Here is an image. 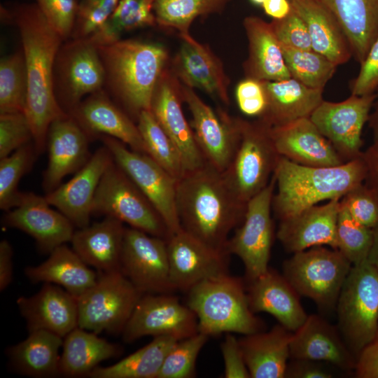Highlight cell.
<instances>
[{
	"label": "cell",
	"instance_id": "35",
	"mask_svg": "<svg viewBox=\"0 0 378 378\" xmlns=\"http://www.w3.org/2000/svg\"><path fill=\"white\" fill-rule=\"evenodd\" d=\"M264 81L267 108L261 120L271 127L309 118L323 102L324 89L309 88L293 78Z\"/></svg>",
	"mask_w": 378,
	"mask_h": 378
},
{
	"label": "cell",
	"instance_id": "53",
	"mask_svg": "<svg viewBox=\"0 0 378 378\" xmlns=\"http://www.w3.org/2000/svg\"><path fill=\"white\" fill-rule=\"evenodd\" d=\"M235 97L240 111L246 116L261 119L267 108L264 81L245 78L237 85Z\"/></svg>",
	"mask_w": 378,
	"mask_h": 378
},
{
	"label": "cell",
	"instance_id": "13",
	"mask_svg": "<svg viewBox=\"0 0 378 378\" xmlns=\"http://www.w3.org/2000/svg\"><path fill=\"white\" fill-rule=\"evenodd\" d=\"M98 139L162 216L170 235L181 230L176 204L177 181L148 155L134 151L108 136Z\"/></svg>",
	"mask_w": 378,
	"mask_h": 378
},
{
	"label": "cell",
	"instance_id": "18",
	"mask_svg": "<svg viewBox=\"0 0 378 378\" xmlns=\"http://www.w3.org/2000/svg\"><path fill=\"white\" fill-rule=\"evenodd\" d=\"M166 241L170 280L176 291L187 293L205 279L228 273L230 254L210 247L183 230Z\"/></svg>",
	"mask_w": 378,
	"mask_h": 378
},
{
	"label": "cell",
	"instance_id": "23",
	"mask_svg": "<svg viewBox=\"0 0 378 378\" xmlns=\"http://www.w3.org/2000/svg\"><path fill=\"white\" fill-rule=\"evenodd\" d=\"M181 46L171 64V71L180 83L200 89L230 104V79L220 59L206 44L191 35L181 38Z\"/></svg>",
	"mask_w": 378,
	"mask_h": 378
},
{
	"label": "cell",
	"instance_id": "1",
	"mask_svg": "<svg viewBox=\"0 0 378 378\" xmlns=\"http://www.w3.org/2000/svg\"><path fill=\"white\" fill-rule=\"evenodd\" d=\"M13 18L20 34L27 72L24 113L39 155L46 150L51 123L68 114L59 104L54 89L55 64L63 38L35 3L18 6Z\"/></svg>",
	"mask_w": 378,
	"mask_h": 378
},
{
	"label": "cell",
	"instance_id": "52",
	"mask_svg": "<svg viewBox=\"0 0 378 378\" xmlns=\"http://www.w3.org/2000/svg\"><path fill=\"white\" fill-rule=\"evenodd\" d=\"M273 31L282 47L312 50L307 25L293 9L286 18L270 22Z\"/></svg>",
	"mask_w": 378,
	"mask_h": 378
},
{
	"label": "cell",
	"instance_id": "36",
	"mask_svg": "<svg viewBox=\"0 0 378 378\" xmlns=\"http://www.w3.org/2000/svg\"><path fill=\"white\" fill-rule=\"evenodd\" d=\"M63 337L47 330L29 332L23 341L8 348L10 366L18 374L37 378L59 374Z\"/></svg>",
	"mask_w": 378,
	"mask_h": 378
},
{
	"label": "cell",
	"instance_id": "41",
	"mask_svg": "<svg viewBox=\"0 0 378 378\" xmlns=\"http://www.w3.org/2000/svg\"><path fill=\"white\" fill-rule=\"evenodd\" d=\"M233 0H155L156 24L177 31L181 38L190 34L192 23L199 17L220 13Z\"/></svg>",
	"mask_w": 378,
	"mask_h": 378
},
{
	"label": "cell",
	"instance_id": "28",
	"mask_svg": "<svg viewBox=\"0 0 378 378\" xmlns=\"http://www.w3.org/2000/svg\"><path fill=\"white\" fill-rule=\"evenodd\" d=\"M290 358L326 362L346 371L354 370L356 362L337 326L317 314L308 315L292 332Z\"/></svg>",
	"mask_w": 378,
	"mask_h": 378
},
{
	"label": "cell",
	"instance_id": "10",
	"mask_svg": "<svg viewBox=\"0 0 378 378\" xmlns=\"http://www.w3.org/2000/svg\"><path fill=\"white\" fill-rule=\"evenodd\" d=\"M142 295L120 271L98 273L96 283L77 298L78 326L122 333Z\"/></svg>",
	"mask_w": 378,
	"mask_h": 378
},
{
	"label": "cell",
	"instance_id": "19",
	"mask_svg": "<svg viewBox=\"0 0 378 378\" xmlns=\"http://www.w3.org/2000/svg\"><path fill=\"white\" fill-rule=\"evenodd\" d=\"M181 83L168 66L155 88L150 111L178 148L186 172L206 163L190 125L184 115Z\"/></svg>",
	"mask_w": 378,
	"mask_h": 378
},
{
	"label": "cell",
	"instance_id": "59",
	"mask_svg": "<svg viewBox=\"0 0 378 378\" xmlns=\"http://www.w3.org/2000/svg\"><path fill=\"white\" fill-rule=\"evenodd\" d=\"M13 248L9 241L0 242V290H4L13 279Z\"/></svg>",
	"mask_w": 378,
	"mask_h": 378
},
{
	"label": "cell",
	"instance_id": "26",
	"mask_svg": "<svg viewBox=\"0 0 378 378\" xmlns=\"http://www.w3.org/2000/svg\"><path fill=\"white\" fill-rule=\"evenodd\" d=\"M16 304L29 332L43 330L64 338L78 327L77 298L59 286L43 283L36 294L20 296Z\"/></svg>",
	"mask_w": 378,
	"mask_h": 378
},
{
	"label": "cell",
	"instance_id": "24",
	"mask_svg": "<svg viewBox=\"0 0 378 378\" xmlns=\"http://www.w3.org/2000/svg\"><path fill=\"white\" fill-rule=\"evenodd\" d=\"M341 199L312 206L280 220L276 237L284 249L291 253L318 246L337 249V222Z\"/></svg>",
	"mask_w": 378,
	"mask_h": 378
},
{
	"label": "cell",
	"instance_id": "21",
	"mask_svg": "<svg viewBox=\"0 0 378 378\" xmlns=\"http://www.w3.org/2000/svg\"><path fill=\"white\" fill-rule=\"evenodd\" d=\"M90 137L69 114L54 120L48 130L46 150L48 160L43 173L42 187L48 194L63 178L80 170L89 160Z\"/></svg>",
	"mask_w": 378,
	"mask_h": 378
},
{
	"label": "cell",
	"instance_id": "60",
	"mask_svg": "<svg viewBox=\"0 0 378 378\" xmlns=\"http://www.w3.org/2000/svg\"><path fill=\"white\" fill-rule=\"evenodd\" d=\"M261 6L273 20L283 19L293 10L290 0H265Z\"/></svg>",
	"mask_w": 378,
	"mask_h": 378
},
{
	"label": "cell",
	"instance_id": "3",
	"mask_svg": "<svg viewBox=\"0 0 378 378\" xmlns=\"http://www.w3.org/2000/svg\"><path fill=\"white\" fill-rule=\"evenodd\" d=\"M105 71V83L122 110L136 123L150 111L156 85L167 67L169 52L158 43L133 39L97 46Z\"/></svg>",
	"mask_w": 378,
	"mask_h": 378
},
{
	"label": "cell",
	"instance_id": "50",
	"mask_svg": "<svg viewBox=\"0 0 378 378\" xmlns=\"http://www.w3.org/2000/svg\"><path fill=\"white\" fill-rule=\"evenodd\" d=\"M341 202L362 225L372 230L378 228V194L365 183L347 192Z\"/></svg>",
	"mask_w": 378,
	"mask_h": 378
},
{
	"label": "cell",
	"instance_id": "14",
	"mask_svg": "<svg viewBox=\"0 0 378 378\" xmlns=\"http://www.w3.org/2000/svg\"><path fill=\"white\" fill-rule=\"evenodd\" d=\"M120 271L142 294L172 293L166 239L125 227Z\"/></svg>",
	"mask_w": 378,
	"mask_h": 378
},
{
	"label": "cell",
	"instance_id": "17",
	"mask_svg": "<svg viewBox=\"0 0 378 378\" xmlns=\"http://www.w3.org/2000/svg\"><path fill=\"white\" fill-rule=\"evenodd\" d=\"M376 97L374 93L351 94L339 102L323 99L309 116L345 162L361 157V134Z\"/></svg>",
	"mask_w": 378,
	"mask_h": 378
},
{
	"label": "cell",
	"instance_id": "31",
	"mask_svg": "<svg viewBox=\"0 0 378 378\" xmlns=\"http://www.w3.org/2000/svg\"><path fill=\"white\" fill-rule=\"evenodd\" d=\"M124 223L109 216L74 231L71 243L74 251L98 273L120 271L125 230Z\"/></svg>",
	"mask_w": 378,
	"mask_h": 378
},
{
	"label": "cell",
	"instance_id": "30",
	"mask_svg": "<svg viewBox=\"0 0 378 378\" xmlns=\"http://www.w3.org/2000/svg\"><path fill=\"white\" fill-rule=\"evenodd\" d=\"M248 57L243 64L245 78L274 81L290 78L282 47L270 22L250 15L243 20Z\"/></svg>",
	"mask_w": 378,
	"mask_h": 378
},
{
	"label": "cell",
	"instance_id": "9",
	"mask_svg": "<svg viewBox=\"0 0 378 378\" xmlns=\"http://www.w3.org/2000/svg\"><path fill=\"white\" fill-rule=\"evenodd\" d=\"M92 215L114 218L131 227L166 240L170 236L162 216L114 160L98 185Z\"/></svg>",
	"mask_w": 378,
	"mask_h": 378
},
{
	"label": "cell",
	"instance_id": "11",
	"mask_svg": "<svg viewBox=\"0 0 378 378\" xmlns=\"http://www.w3.org/2000/svg\"><path fill=\"white\" fill-rule=\"evenodd\" d=\"M275 187L276 177L273 174L268 185L246 204L244 220L226 245L227 252L242 261L246 281L259 276L269 268L274 237L271 211Z\"/></svg>",
	"mask_w": 378,
	"mask_h": 378
},
{
	"label": "cell",
	"instance_id": "45",
	"mask_svg": "<svg viewBox=\"0 0 378 378\" xmlns=\"http://www.w3.org/2000/svg\"><path fill=\"white\" fill-rule=\"evenodd\" d=\"M282 50L290 77L309 88L324 89L335 73L337 66L314 50Z\"/></svg>",
	"mask_w": 378,
	"mask_h": 378
},
{
	"label": "cell",
	"instance_id": "37",
	"mask_svg": "<svg viewBox=\"0 0 378 378\" xmlns=\"http://www.w3.org/2000/svg\"><path fill=\"white\" fill-rule=\"evenodd\" d=\"M335 16L360 64L378 36V0H318Z\"/></svg>",
	"mask_w": 378,
	"mask_h": 378
},
{
	"label": "cell",
	"instance_id": "7",
	"mask_svg": "<svg viewBox=\"0 0 378 378\" xmlns=\"http://www.w3.org/2000/svg\"><path fill=\"white\" fill-rule=\"evenodd\" d=\"M335 309L339 331L357 358L378 329V270L368 260L352 265Z\"/></svg>",
	"mask_w": 378,
	"mask_h": 378
},
{
	"label": "cell",
	"instance_id": "5",
	"mask_svg": "<svg viewBox=\"0 0 378 378\" xmlns=\"http://www.w3.org/2000/svg\"><path fill=\"white\" fill-rule=\"evenodd\" d=\"M186 304L195 314L198 332L243 335L263 330L265 324L250 308L246 287L228 273L205 279L187 292Z\"/></svg>",
	"mask_w": 378,
	"mask_h": 378
},
{
	"label": "cell",
	"instance_id": "4",
	"mask_svg": "<svg viewBox=\"0 0 378 378\" xmlns=\"http://www.w3.org/2000/svg\"><path fill=\"white\" fill-rule=\"evenodd\" d=\"M274 174L277 191L272 209L279 220L323 200L342 198L364 183L366 169L360 158L333 167H311L281 156Z\"/></svg>",
	"mask_w": 378,
	"mask_h": 378
},
{
	"label": "cell",
	"instance_id": "40",
	"mask_svg": "<svg viewBox=\"0 0 378 378\" xmlns=\"http://www.w3.org/2000/svg\"><path fill=\"white\" fill-rule=\"evenodd\" d=\"M155 0H120L105 23L87 38L94 46L107 45L120 39L126 31L156 25Z\"/></svg>",
	"mask_w": 378,
	"mask_h": 378
},
{
	"label": "cell",
	"instance_id": "15",
	"mask_svg": "<svg viewBox=\"0 0 378 378\" xmlns=\"http://www.w3.org/2000/svg\"><path fill=\"white\" fill-rule=\"evenodd\" d=\"M183 102L191 114L190 126L206 163L223 172L227 167L239 139V118L216 111L194 89L181 83Z\"/></svg>",
	"mask_w": 378,
	"mask_h": 378
},
{
	"label": "cell",
	"instance_id": "46",
	"mask_svg": "<svg viewBox=\"0 0 378 378\" xmlns=\"http://www.w3.org/2000/svg\"><path fill=\"white\" fill-rule=\"evenodd\" d=\"M337 250L352 264L368 260L372 243L373 230L356 220L340 202L337 222Z\"/></svg>",
	"mask_w": 378,
	"mask_h": 378
},
{
	"label": "cell",
	"instance_id": "12",
	"mask_svg": "<svg viewBox=\"0 0 378 378\" xmlns=\"http://www.w3.org/2000/svg\"><path fill=\"white\" fill-rule=\"evenodd\" d=\"M104 83L105 71L96 46L88 38H78L61 46L55 64L54 89L66 113L102 90Z\"/></svg>",
	"mask_w": 378,
	"mask_h": 378
},
{
	"label": "cell",
	"instance_id": "43",
	"mask_svg": "<svg viewBox=\"0 0 378 378\" xmlns=\"http://www.w3.org/2000/svg\"><path fill=\"white\" fill-rule=\"evenodd\" d=\"M31 141L0 159V208L8 211L20 202L23 192L18 190L21 178L29 172L38 156Z\"/></svg>",
	"mask_w": 378,
	"mask_h": 378
},
{
	"label": "cell",
	"instance_id": "42",
	"mask_svg": "<svg viewBox=\"0 0 378 378\" xmlns=\"http://www.w3.org/2000/svg\"><path fill=\"white\" fill-rule=\"evenodd\" d=\"M136 125L147 154L174 179L179 180L186 173L181 153L152 112L142 111Z\"/></svg>",
	"mask_w": 378,
	"mask_h": 378
},
{
	"label": "cell",
	"instance_id": "48",
	"mask_svg": "<svg viewBox=\"0 0 378 378\" xmlns=\"http://www.w3.org/2000/svg\"><path fill=\"white\" fill-rule=\"evenodd\" d=\"M120 0H81L73 31L74 39L87 38L99 29L115 10Z\"/></svg>",
	"mask_w": 378,
	"mask_h": 378
},
{
	"label": "cell",
	"instance_id": "2",
	"mask_svg": "<svg viewBox=\"0 0 378 378\" xmlns=\"http://www.w3.org/2000/svg\"><path fill=\"white\" fill-rule=\"evenodd\" d=\"M176 204L182 230L227 253L230 233L243 221L246 205L233 195L221 172L207 163L186 172L176 181Z\"/></svg>",
	"mask_w": 378,
	"mask_h": 378
},
{
	"label": "cell",
	"instance_id": "61",
	"mask_svg": "<svg viewBox=\"0 0 378 378\" xmlns=\"http://www.w3.org/2000/svg\"><path fill=\"white\" fill-rule=\"evenodd\" d=\"M377 91V97L374 103V109L370 113L368 120L369 125L374 134V140H378V89Z\"/></svg>",
	"mask_w": 378,
	"mask_h": 378
},
{
	"label": "cell",
	"instance_id": "33",
	"mask_svg": "<svg viewBox=\"0 0 378 378\" xmlns=\"http://www.w3.org/2000/svg\"><path fill=\"white\" fill-rule=\"evenodd\" d=\"M293 10L305 22L312 48L338 66L348 62L352 52L348 39L330 11L318 0H290Z\"/></svg>",
	"mask_w": 378,
	"mask_h": 378
},
{
	"label": "cell",
	"instance_id": "57",
	"mask_svg": "<svg viewBox=\"0 0 378 378\" xmlns=\"http://www.w3.org/2000/svg\"><path fill=\"white\" fill-rule=\"evenodd\" d=\"M356 377L378 378V340L364 347L356 358Z\"/></svg>",
	"mask_w": 378,
	"mask_h": 378
},
{
	"label": "cell",
	"instance_id": "27",
	"mask_svg": "<svg viewBox=\"0 0 378 378\" xmlns=\"http://www.w3.org/2000/svg\"><path fill=\"white\" fill-rule=\"evenodd\" d=\"M270 134L280 156L311 167H333L344 160L309 118L271 127Z\"/></svg>",
	"mask_w": 378,
	"mask_h": 378
},
{
	"label": "cell",
	"instance_id": "34",
	"mask_svg": "<svg viewBox=\"0 0 378 378\" xmlns=\"http://www.w3.org/2000/svg\"><path fill=\"white\" fill-rule=\"evenodd\" d=\"M24 274L34 284L59 286L76 298L92 287L98 277V274L66 244L55 248L40 265L25 267Z\"/></svg>",
	"mask_w": 378,
	"mask_h": 378
},
{
	"label": "cell",
	"instance_id": "63",
	"mask_svg": "<svg viewBox=\"0 0 378 378\" xmlns=\"http://www.w3.org/2000/svg\"><path fill=\"white\" fill-rule=\"evenodd\" d=\"M250 2L255 6H262L265 0H249Z\"/></svg>",
	"mask_w": 378,
	"mask_h": 378
},
{
	"label": "cell",
	"instance_id": "49",
	"mask_svg": "<svg viewBox=\"0 0 378 378\" xmlns=\"http://www.w3.org/2000/svg\"><path fill=\"white\" fill-rule=\"evenodd\" d=\"M31 141L33 133L25 113L0 114V159Z\"/></svg>",
	"mask_w": 378,
	"mask_h": 378
},
{
	"label": "cell",
	"instance_id": "32",
	"mask_svg": "<svg viewBox=\"0 0 378 378\" xmlns=\"http://www.w3.org/2000/svg\"><path fill=\"white\" fill-rule=\"evenodd\" d=\"M291 335L279 323L239 339L251 378H284Z\"/></svg>",
	"mask_w": 378,
	"mask_h": 378
},
{
	"label": "cell",
	"instance_id": "16",
	"mask_svg": "<svg viewBox=\"0 0 378 378\" xmlns=\"http://www.w3.org/2000/svg\"><path fill=\"white\" fill-rule=\"evenodd\" d=\"M198 332L195 314L172 293L144 294L138 301L122 335L133 342L146 336H169L180 340Z\"/></svg>",
	"mask_w": 378,
	"mask_h": 378
},
{
	"label": "cell",
	"instance_id": "44",
	"mask_svg": "<svg viewBox=\"0 0 378 378\" xmlns=\"http://www.w3.org/2000/svg\"><path fill=\"white\" fill-rule=\"evenodd\" d=\"M27 78L22 50L0 62V114L24 113Z\"/></svg>",
	"mask_w": 378,
	"mask_h": 378
},
{
	"label": "cell",
	"instance_id": "62",
	"mask_svg": "<svg viewBox=\"0 0 378 378\" xmlns=\"http://www.w3.org/2000/svg\"><path fill=\"white\" fill-rule=\"evenodd\" d=\"M368 260L378 270V228L373 230V243Z\"/></svg>",
	"mask_w": 378,
	"mask_h": 378
},
{
	"label": "cell",
	"instance_id": "29",
	"mask_svg": "<svg viewBox=\"0 0 378 378\" xmlns=\"http://www.w3.org/2000/svg\"><path fill=\"white\" fill-rule=\"evenodd\" d=\"M247 283L248 301L255 314H270L292 332L307 319L308 314L300 302V295L283 274L269 267Z\"/></svg>",
	"mask_w": 378,
	"mask_h": 378
},
{
	"label": "cell",
	"instance_id": "47",
	"mask_svg": "<svg viewBox=\"0 0 378 378\" xmlns=\"http://www.w3.org/2000/svg\"><path fill=\"white\" fill-rule=\"evenodd\" d=\"M209 337L197 332L178 340L164 358L158 378H190L195 377L197 356Z\"/></svg>",
	"mask_w": 378,
	"mask_h": 378
},
{
	"label": "cell",
	"instance_id": "38",
	"mask_svg": "<svg viewBox=\"0 0 378 378\" xmlns=\"http://www.w3.org/2000/svg\"><path fill=\"white\" fill-rule=\"evenodd\" d=\"M97 335L78 326L64 337L59 360L60 376L88 377L102 362L120 354L118 345Z\"/></svg>",
	"mask_w": 378,
	"mask_h": 378
},
{
	"label": "cell",
	"instance_id": "54",
	"mask_svg": "<svg viewBox=\"0 0 378 378\" xmlns=\"http://www.w3.org/2000/svg\"><path fill=\"white\" fill-rule=\"evenodd\" d=\"M359 72L350 84L351 94H371L378 89V36L361 63Z\"/></svg>",
	"mask_w": 378,
	"mask_h": 378
},
{
	"label": "cell",
	"instance_id": "20",
	"mask_svg": "<svg viewBox=\"0 0 378 378\" xmlns=\"http://www.w3.org/2000/svg\"><path fill=\"white\" fill-rule=\"evenodd\" d=\"M2 223L33 237L38 248L48 254L57 246L71 242L75 231L70 220L53 209L45 196L31 192H23L20 204L6 212Z\"/></svg>",
	"mask_w": 378,
	"mask_h": 378
},
{
	"label": "cell",
	"instance_id": "51",
	"mask_svg": "<svg viewBox=\"0 0 378 378\" xmlns=\"http://www.w3.org/2000/svg\"><path fill=\"white\" fill-rule=\"evenodd\" d=\"M35 4L63 39L73 33L78 5L76 0H35Z\"/></svg>",
	"mask_w": 378,
	"mask_h": 378
},
{
	"label": "cell",
	"instance_id": "39",
	"mask_svg": "<svg viewBox=\"0 0 378 378\" xmlns=\"http://www.w3.org/2000/svg\"><path fill=\"white\" fill-rule=\"evenodd\" d=\"M178 340L169 336L153 337L148 344L107 367L97 366L91 378H158L167 354Z\"/></svg>",
	"mask_w": 378,
	"mask_h": 378
},
{
	"label": "cell",
	"instance_id": "22",
	"mask_svg": "<svg viewBox=\"0 0 378 378\" xmlns=\"http://www.w3.org/2000/svg\"><path fill=\"white\" fill-rule=\"evenodd\" d=\"M113 162L111 151L103 145L71 179L46 194L47 201L77 228L88 226L92 216V203L98 185Z\"/></svg>",
	"mask_w": 378,
	"mask_h": 378
},
{
	"label": "cell",
	"instance_id": "55",
	"mask_svg": "<svg viewBox=\"0 0 378 378\" xmlns=\"http://www.w3.org/2000/svg\"><path fill=\"white\" fill-rule=\"evenodd\" d=\"M224 361V377L251 378L239 339L228 332L221 344Z\"/></svg>",
	"mask_w": 378,
	"mask_h": 378
},
{
	"label": "cell",
	"instance_id": "25",
	"mask_svg": "<svg viewBox=\"0 0 378 378\" xmlns=\"http://www.w3.org/2000/svg\"><path fill=\"white\" fill-rule=\"evenodd\" d=\"M69 115L90 139L108 136L134 151L147 154L136 123L102 90L83 99Z\"/></svg>",
	"mask_w": 378,
	"mask_h": 378
},
{
	"label": "cell",
	"instance_id": "64",
	"mask_svg": "<svg viewBox=\"0 0 378 378\" xmlns=\"http://www.w3.org/2000/svg\"><path fill=\"white\" fill-rule=\"evenodd\" d=\"M375 340H378V329H377V334Z\"/></svg>",
	"mask_w": 378,
	"mask_h": 378
},
{
	"label": "cell",
	"instance_id": "6",
	"mask_svg": "<svg viewBox=\"0 0 378 378\" xmlns=\"http://www.w3.org/2000/svg\"><path fill=\"white\" fill-rule=\"evenodd\" d=\"M271 126L256 119L239 118V139L223 178L236 199L243 204L269 183L279 158L270 134Z\"/></svg>",
	"mask_w": 378,
	"mask_h": 378
},
{
	"label": "cell",
	"instance_id": "8",
	"mask_svg": "<svg viewBox=\"0 0 378 378\" xmlns=\"http://www.w3.org/2000/svg\"><path fill=\"white\" fill-rule=\"evenodd\" d=\"M352 264L337 249L324 246L293 253L283 263V275L300 297L323 310L336 307Z\"/></svg>",
	"mask_w": 378,
	"mask_h": 378
},
{
	"label": "cell",
	"instance_id": "58",
	"mask_svg": "<svg viewBox=\"0 0 378 378\" xmlns=\"http://www.w3.org/2000/svg\"><path fill=\"white\" fill-rule=\"evenodd\" d=\"M361 158L366 169L364 183L378 194V140H374L373 144L363 151Z\"/></svg>",
	"mask_w": 378,
	"mask_h": 378
},
{
	"label": "cell",
	"instance_id": "56",
	"mask_svg": "<svg viewBox=\"0 0 378 378\" xmlns=\"http://www.w3.org/2000/svg\"><path fill=\"white\" fill-rule=\"evenodd\" d=\"M321 362L306 360L291 359L288 362L285 378H332L333 373Z\"/></svg>",
	"mask_w": 378,
	"mask_h": 378
}]
</instances>
